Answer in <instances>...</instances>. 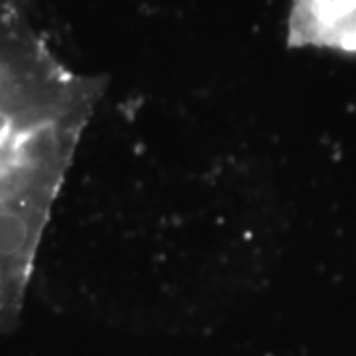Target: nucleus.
Returning a JSON list of instances; mask_svg holds the SVG:
<instances>
[{
  "label": "nucleus",
  "instance_id": "1",
  "mask_svg": "<svg viewBox=\"0 0 356 356\" xmlns=\"http://www.w3.org/2000/svg\"><path fill=\"white\" fill-rule=\"evenodd\" d=\"M102 86L62 62L24 0H0V329L20 315Z\"/></svg>",
  "mask_w": 356,
  "mask_h": 356
},
{
  "label": "nucleus",
  "instance_id": "2",
  "mask_svg": "<svg viewBox=\"0 0 356 356\" xmlns=\"http://www.w3.org/2000/svg\"><path fill=\"white\" fill-rule=\"evenodd\" d=\"M287 44L356 54V0H293Z\"/></svg>",
  "mask_w": 356,
  "mask_h": 356
}]
</instances>
